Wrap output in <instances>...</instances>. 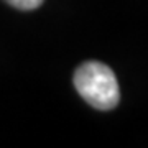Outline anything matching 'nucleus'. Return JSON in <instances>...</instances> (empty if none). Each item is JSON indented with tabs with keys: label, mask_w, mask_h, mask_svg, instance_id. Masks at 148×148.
Segmentation results:
<instances>
[{
	"label": "nucleus",
	"mask_w": 148,
	"mask_h": 148,
	"mask_svg": "<svg viewBox=\"0 0 148 148\" xmlns=\"http://www.w3.org/2000/svg\"><path fill=\"white\" fill-rule=\"evenodd\" d=\"M74 87L97 110H112L120 101L115 74L107 64L99 61H86L76 69Z\"/></svg>",
	"instance_id": "f257e3e1"
},
{
	"label": "nucleus",
	"mask_w": 148,
	"mask_h": 148,
	"mask_svg": "<svg viewBox=\"0 0 148 148\" xmlns=\"http://www.w3.org/2000/svg\"><path fill=\"white\" fill-rule=\"evenodd\" d=\"M3 2H7L8 5L15 7V8H18V10H27L28 12V10L38 8L45 0H3Z\"/></svg>",
	"instance_id": "f03ea898"
}]
</instances>
